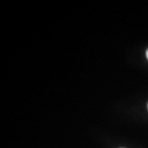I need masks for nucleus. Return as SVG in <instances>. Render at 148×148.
<instances>
[{
	"mask_svg": "<svg viewBox=\"0 0 148 148\" xmlns=\"http://www.w3.org/2000/svg\"><path fill=\"white\" fill-rule=\"evenodd\" d=\"M146 55H147V59H148V49H147V52H146Z\"/></svg>",
	"mask_w": 148,
	"mask_h": 148,
	"instance_id": "obj_1",
	"label": "nucleus"
},
{
	"mask_svg": "<svg viewBox=\"0 0 148 148\" xmlns=\"http://www.w3.org/2000/svg\"><path fill=\"white\" fill-rule=\"evenodd\" d=\"M147 108H148V103H147Z\"/></svg>",
	"mask_w": 148,
	"mask_h": 148,
	"instance_id": "obj_2",
	"label": "nucleus"
},
{
	"mask_svg": "<svg viewBox=\"0 0 148 148\" xmlns=\"http://www.w3.org/2000/svg\"><path fill=\"white\" fill-rule=\"evenodd\" d=\"M121 148H123V147H121Z\"/></svg>",
	"mask_w": 148,
	"mask_h": 148,
	"instance_id": "obj_3",
	"label": "nucleus"
}]
</instances>
